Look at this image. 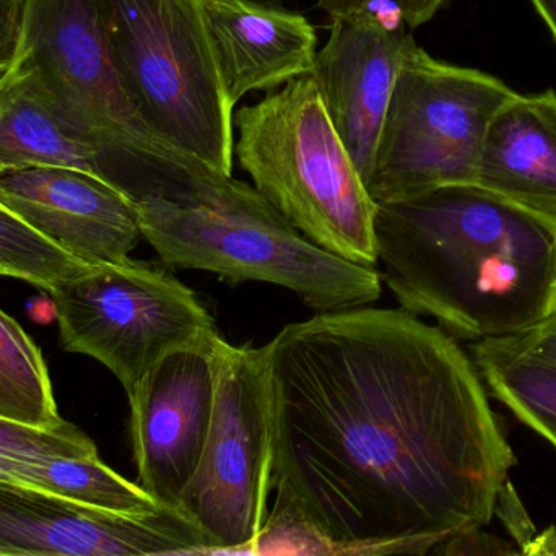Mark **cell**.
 I'll list each match as a JSON object with an SVG mask.
<instances>
[{"label":"cell","instance_id":"obj_24","mask_svg":"<svg viewBox=\"0 0 556 556\" xmlns=\"http://www.w3.org/2000/svg\"><path fill=\"white\" fill-rule=\"evenodd\" d=\"M28 0H0V77L12 67L22 48Z\"/></svg>","mask_w":556,"mask_h":556},{"label":"cell","instance_id":"obj_12","mask_svg":"<svg viewBox=\"0 0 556 556\" xmlns=\"http://www.w3.org/2000/svg\"><path fill=\"white\" fill-rule=\"evenodd\" d=\"M0 202L88 267L126 263L143 240L136 199L81 169L49 165L0 173Z\"/></svg>","mask_w":556,"mask_h":556},{"label":"cell","instance_id":"obj_27","mask_svg":"<svg viewBox=\"0 0 556 556\" xmlns=\"http://www.w3.org/2000/svg\"><path fill=\"white\" fill-rule=\"evenodd\" d=\"M518 556H556V526L535 534L531 542L522 545Z\"/></svg>","mask_w":556,"mask_h":556},{"label":"cell","instance_id":"obj_9","mask_svg":"<svg viewBox=\"0 0 556 556\" xmlns=\"http://www.w3.org/2000/svg\"><path fill=\"white\" fill-rule=\"evenodd\" d=\"M217 392L207 443L176 508L212 544H253L269 518L273 428L264 352L215 339Z\"/></svg>","mask_w":556,"mask_h":556},{"label":"cell","instance_id":"obj_10","mask_svg":"<svg viewBox=\"0 0 556 556\" xmlns=\"http://www.w3.org/2000/svg\"><path fill=\"white\" fill-rule=\"evenodd\" d=\"M0 556H254L218 547L178 508L129 516L0 482Z\"/></svg>","mask_w":556,"mask_h":556},{"label":"cell","instance_id":"obj_2","mask_svg":"<svg viewBox=\"0 0 556 556\" xmlns=\"http://www.w3.org/2000/svg\"><path fill=\"white\" fill-rule=\"evenodd\" d=\"M381 280L457 339L525 336L556 316V217L476 185L378 205Z\"/></svg>","mask_w":556,"mask_h":556},{"label":"cell","instance_id":"obj_17","mask_svg":"<svg viewBox=\"0 0 556 556\" xmlns=\"http://www.w3.org/2000/svg\"><path fill=\"white\" fill-rule=\"evenodd\" d=\"M49 165L119 186L103 153L55 113L29 65L16 58L0 77V173Z\"/></svg>","mask_w":556,"mask_h":556},{"label":"cell","instance_id":"obj_13","mask_svg":"<svg viewBox=\"0 0 556 556\" xmlns=\"http://www.w3.org/2000/svg\"><path fill=\"white\" fill-rule=\"evenodd\" d=\"M410 33L386 25L375 9L332 16L313 78L333 129L368 185L392 88Z\"/></svg>","mask_w":556,"mask_h":556},{"label":"cell","instance_id":"obj_5","mask_svg":"<svg viewBox=\"0 0 556 556\" xmlns=\"http://www.w3.org/2000/svg\"><path fill=\"white\" fill-rule=\"evenodd\" d=\"M235 124L233 152L256 191L311 243L378 267V204L333 129L313 75L241 108Z\"/></svg>","mask_w":556,"mask_h":556},{"label":"cell","instance_id":"obj_1","mask_svg":"<svg viewBox=\"0 0 556 556\" xmlns=\"http://www.w3.org/2000/svg\"><path fill=\"white\" fill-rule=\"evenodd\" d=\"M274 490L340 541H444L518 464L453 336L404 309L319 313L263 346Z\"/></svg>","mask_w":556,"mask_h":556},{"label":"cell","instance_id":"obj_11","mask_svg":"<svg viewBox=\"0 0 556 556\" xmlns=\"http://www.w3.org/2000/svg\"><path fill=\"white\" fill-rule=\"evenodd\" d=\"M207 333L163 356L127 395L139 485L162 506L176 508L207 443L215 392V339Z\"/></svg>","mask_w":556,"mask_h":556},{"label":"cell","instance_id":"obj_18","mask_svg":"<svg viewBox=\"0 0 556 556\" xmlns=\"http://www.w3.org/2000/svg\"><path fill=\"white\" fill-rule=\"evenodd\" d=\"M470 358L486 391L556 450V365L509 339L480 340L470 346Z\"/></svg>","mask_w":556,"mask_h":556},{"label":"cell","instance_id":"obj_7","mask_svg":"<svg viewBox=\"0 0 556 556\" xmlns=\"http://www.w3.org/2000/svg\"><path fill=\"white\" fill-rule=\"evenodd\" d=\"M516 93L502 78L405 48L368 189L378 205L446 186L476 185L486 129Z\"/></svg>","mask_w":556,"mask_h":556},{"label":"cell","instance_id":"obj_8","mask_svg":"<svg viewBox=\"0 0 556 556\" xmlns=\"http://www.w3.org/2000/svg\"><path fill=\"white\" fill-rule=\"evenodd\" d=\"M48 294L64 350L106 366L127 395L163 356L217 330L191 288L132 260L93 267Z\"/></svg>","mask_w":556,"mask_h":556},{"label":"cell","instance_id":"obj_23","mask_svg":"<svg viewBox=\"0 0 556 556\" xmlns=\"http://www.w3.org/2000/svg\"><path fill=\"white\" fill-rule=\"evenodd\" d=\"M518 548L485 528H470L444 539L433 556H518Z\"/></svg>","mask_w":556,"mask_h":556},{"label":"cell","instance_id":"obj_29","mask_svg":"<svg viewBox=\"0 0 556 556\" xmlns=\"http://www.w3.org/2000/svg\"><path fill=\"white\" fill-rule=\"evenodd\" d=\"M276 2H277V0H276Z\"/></svg>","mask_w":556,"mask_h":556},{"label":"cell","instance_id":"obj_16","mask_svg":"<svg viewBox=\"0 0 556 556\" xmlns=\"http://www.w3.org/2000/svg\"><path fill=\"white\" fill-rule=\"evenodd\" d=\"M476 186L556 217V91H516L493 116Z\"/></svg>","mask_w":556,"mask_h":556},{"label":"cell","instance_id":"obj_30","mask_svg":"<svg viewBox=\"0 0 556 556\" xmlns=\"http://www.w3.org/2000/svg\"><path fill=\"white\" fill-rule=\"evenodd\" d=\"M556 317V316H555Z\"/></svg>","mask_w":556,"mask_h":556},{"label":"cell","instance_id":"obj_20","mask_svg":"<svg viewBox=\"0 0 556 556\" xmlns=\"http://www.w3.org/2000/svg\"><path fill=\"white\" fill-rule=\"evenodd\" d=\"M437 539L397 542L340 541L311 522L290 500L277 495L254 556H433Z\"/></svg>","mask_w":556,"mask_h":556},{"label":"cell","instance_id":"obj_4","mask_svg":"<svg viewBox=\"0 0 556 556\" xmlns=\"http://www.w3.org/2000/svg\"><path fill=\"white\" fill-rule=\"evenodd\" d=\"M16 58L29 65L55 113L103 153L114 179L117 168L126 169L136 201L218 176L147 123L114 58L98 0H28Z\"/></svg>","mask_w":556,"mask_h":556},{"label":"cell","instance_id":"obj_25","mask_svg":"<svg viewBox=\"0 0 556 556\" xmlns=\"http://www.w3.org/2000/svg\"><path fill=\"white\" fill-rule=\"evenodd\" d=\"M495 516H500L509 529V534L518 541V544L526 545L531 542L535 535V528L529 516L522 508L521 500L516 495L515 486L506 483L505 489L500 493L498 505H496Z\"/></svg>","mask_w":556,"mask_h":556},{"label":"cell","instance_id":"obj_15","mask_svg":"<svg viewBox=\"0 0 556 556\" xmlns=\"http://www.w3.org/2000/svg\"><path fill=\"white\" fill-rule=\"evenodd\" d=\"M0 482L121 515L152 506L149 493L110 469L93 441L68 421L36 428L0 418Z\"/></svg>","mask_w":556,"mask_h":556},{"label":"cell","instance_id":"obj_22","mask_svg":"<svg viewBox=\"0 0 556 556\" xmlns=\"http://www.w3.org/2000/svg\"><path fill=\"white\" fill-rule=\"evenodd\" d=\"M379 0H317V7L332 16L349 15L372 9ZM394 10L397 18L410 29L420 28L434 18L441 10L451 5L453 0H384Z\"/></svg>","mask_w":556,"mask_h":556},{"label":"cell","instance_id":"obj_28","mask_svg":"<svg viewBox=\"0 0 556 556\" xmlns=\"http://www.w3.org/2000/svg\"><path fill=\"white\" fill-rule=\"evenodd\" d=\"M556 42V0H529Z\"/></svg>","mask_w":556,"mask_h":556},{"label":"cell","instance_id":"obj_21","mask_svg":"<svg viewBox=\"0 0 556 556\" xmlns=\"http://www.w3.org/2000/svg\"><path fill=\"white\" fill-rule=\"evenodd\" d=\"M91 269L36 233L0 202V276L28 281L49 293L61 281Z\"/></svg>","mask_w":556,"mask_h":556},{"label":"cell","instance_id":"obj_14","mask_svg":"<svg viewBox=\"0 0 556 556\" xmlns=\"http://www.w3.org/2000/svg\"><path fill=\"white\" fill-rule=\"evenodd\" d=\"M231 108L251 91L313 74L316 29L301 13L257 0H201Z\"/></svg>","mask_w":556,"mask_h":556},{"label":"cell","instance_id":"obj_26","mask_svg":"<svg viewBox=\"0 0 556 556\" xmlns=\"http://www.w3.org/2000/svg\"><path fill=\"white\" fill-rule=\"evenodd\" d=\"M509 340L535 358L556 365V317H552L551 320L525 336L513 337Z\"/></svg>","mask_w":556,"mask_h":556},{"label":"cell","instance_id":"obj_6","mask_svg":"<svg viewBox=\"0 0 556 556\" xmlns=\"http://www.w3.org/2000/svg\"><path fill=\"white\" fill-rule=\"evenodd\" d=\"M124 80L153 130L176 152L230 178L228 103L201 0H98Z\"/></svg>","mask_w":556,"mask_h":556},{"label":"cell","instance_id":"obj_3","mask_svg":"<svg viewBox=\"0 0 556 556\" xmlns=\"http://www.w3.org/2000/svg\"><path fill=\"white\" fill-rule=\"evenodd\" d=\"M142 238L166 266L287 288L319 313L382 294L381 273L311 243L256 188L214 176L186 191L137 201Z\"/></svg>","mask_w":556,"mask_h":556},{"label":"cell","instance_id":"obj_19","mask_svg":"<svg viewBox=\"0 0 556 556\" xmlns=\"http://www.w3.org/2000/svg\"><path fill=\"white\" fill-rule=\"evenodd\" d=\"M0 418L36 428L65 424L41 350L0 309Z\"/></svg>","mask_w":556,"mask_h":556}]
</instances>
